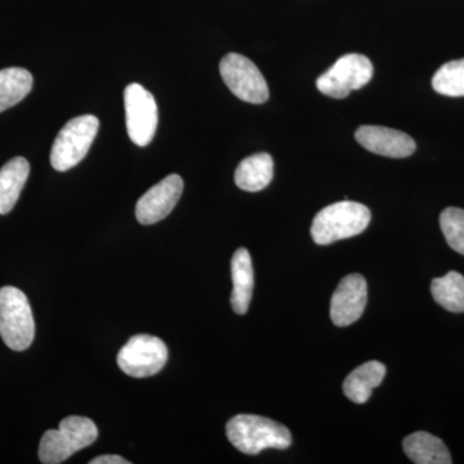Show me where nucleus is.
I'll return each mask as SVG.
<instances>
[{"instance_id": "f8f14e48", "label": "nucleus", "mask_w": 464, "mask_h": 464, "mask_svg": "<svg viewBox=\"0 0 464 464\" xmlns=\"http://www.w3.org/2000/svg\"><path fill=\"white\" fill-rule=\"evenodd\" d=\"M355 139L368 151L387 158H408L417 149L409 134L381 125H362L355 132Z\"/></svg>"}, {"instance_id": "f03ea898", "label": "nucleus", "mask_w": 464, "mask_h": 464, "mask_svg": "<svg viewBox=\"0 0 464 464\" xmlns=\"http://www.w3.org/2000/svg\"><path fill=\"white\" fill-rule=\"evenodd\" d=\"M372 213L364 204L338 201L324 208L314 218L311 237L319 246L356 237L371 224Z\"/></svg>"}, {"instance_id": "7ed1b4c3", "label": "nucleus", "mask_w": 464, "mask_h": 464, "mask_svg": "<svg viewBox=\"0 0 464 464\" xmlns=\"http://www.w3.org/2000/svg\"><path fill=\"white\" fill-rule=\"evenodd\" d=\"M99 436L90 418L70 415L63 418L58 430H48L39 445V459L44 464H60L76 451L90 447Z\"/></svg>"}, {"instance_id": "2eb2a0df", "label": "nucleus", "mask_w": 464, "mask_h": 464, "mask_svg": "<svg viewBox=\"0 0 464 464\" xmlns=\"http://www.w3.org/2000/svg\"><path fill=\"white\" fill-rule=\"evenodd\" d=\"M409 459L417 464L453 463L447 445L431 433L420 431L406 436L402 442Z\"/></svg>"}, {"instance_id": "6ab92c4d", "label": "nucleus", "mask_w": 464, "mask_h": 464, "mask_svg": "<svg viewBox=\"0 0 464 464\" xmlns=\"http://www.w3.org/2000/svg\"><path fill=\"white\" fill-rule=\"evenodd\" d=\"M432 297L445 310L450 313H464V276L457 271H450L442 277H436L431 283Z\"/></svg>"}, {"instance_id": "f257e3e1", "label": "nucleus", "mask_w": 464, "mask_h": 464, "mask_svg": "<svg viewBox=\"0 0 464 464\" xmlns=\"http://www.w3.org/2000/svg\"><path fill=\"white\" fill-rule=\"evenodd\" d=\"M226 435L237 450L248 456L265 449L284 450L292 445V433L284 424L261 415H235L226 424Z\"/></svg>"}, {"instance_id": "4468645a", "label": "nucleus", "mask_w": 464, "mask_h": 464, "mask_svg": "<svg viewBox=\"0 0 464 464\" xmlns=\"http://www.w3.org/2000/svg\"><path fill=\"white\" fill-rule=\"evenodd\" d=\"M386 375V366L380 362H368L357 366L343 382V392L355 404H364L371 399L375 387L380 386Z\"/></svg>"}, {"instance_id": "ddd939ff", "label": "nucleus", "mask_w": 464, "mask_h": 464, "mask_svg": "<svg viewBox=\"0 0 464 464\" xmlns=\"http://www.w3.org/2000/svg\"><path fill=\"white\" fill-rule=\"evenodd\" d=\"M232 277V310L237 315H244L248 311L252 301L253 288H255V271H253L252 258L248 250L239 248L234 253L231 259Z\"/></svg>"}, {"instance_id": "9b49d317", "label": "nucleus", "mask_w": 464, "mask_h": 464, "mask_svg": "<svg viewBox=\"0 0 464 464\" xmlns=\"http://www.w3.org/2000/svg\"><path fill=\"white\" fill-rule=\"evenodd\" d=\"M183 181L179 174H170L137 201L136 218L141 225H154L166 218L179 203Z\"/></svg>"}, {"instance_id": "a211bd4d", "label": "nucleus", "mask_w": 464, "mask_h": 464, "mask_svg": "<svg viewBox=\"0 0 464 464\" xmlns=\"http://www.w3.org/2000/svg\"><path fill=\"white\" fill-rule=\"evenodd\" d=\"M33 83V75L23 67L0 70V112L25 99Z\"/></svg>"}, {"instance_id": "0eeeda50", "label": "nucleus", "mask_w": 464, "mask_h": 464, "mask_svg": "<svg viewBox=\"0 0 464 464\" xmlns=\"http://www.w3.org/2000/svg\"><path fill=\"white\" fill-rule=\"evenodd\" d=\"M167 360L166 343L160 338L149 334L134 335L116 357L121 371L133 378L158 374L167 364Z\"/></svg>"}, {"instance_id": "412c9836", "label": "nucleus", "mask_w": 464, "mask_h": 464, "mask_svg": "<svg viewBox=\"0 0 464 464\" xmlns=\"http://www.w3.org/2000/svg\"><path fill=\"white\" fill-rule=\"evenodd\" d=\"M440 227L449 246L464 256V209L450 207L442 210Z\"/></svg>"}, {"instance_id": "dca6fc26", "label": "nucleus", "mask_w": 464, "mask_h": 464, "mask_svg": "<svg viewBox=\"0 0 464 464\" xmlns=\"http://www.w3.org/2000/svg\"><path fill=\"white\" fill-rule=\"evenodd\" d=\"M274 160L266 152L244 159L235 170V183L241 190L257 192L264 190L273 181Z\"/></svg>"}, {"instance_id": "9d476101", "label": "nucleus", "mask_w": 464, "mask_h": 464, "mask_svg": "<svg viewBox=\"0 0 464 464\" xmlns=\"http://www.w3.org/2000/svg\"><path fill=\"white\" fill-rule=\"evenodd\" d=\"M368 302V284L360 274L347 275L333 293L331 319L337 326L356 323L364 314Z\"/></svg>"}, {"instance_id": "aec40b11", "label": "nucleus", "mask_w": 464, "mask_h": 464, "mask_svg": "<svg viewBox=\"0 0 464 464\" xmlns=\"http://www.w3.org/2000/svg\"><path fill=\"white\" fill-rule=\"evenodd\" d=\"M433 90L442 96H464V58L444 63L432 78Z\"/></svg>"}, {"instance_id": "39448f33", "label": "nucleus", "mask_w": 464, "mask_h": 464, "mask_svg": "<svg viewBox=\"0 0 464 464\" xmlns=\"http://www.w3.org/2000/svg\"><path fill=\"white\" fill-rule=\"evenodd\" d=\"M100 121L94 115L76 116L57 134L51 151V164L58 172L78 166L90 151L99 133Z\"/></svg>"}, {"instance_id": "1a4fd4ad", "label": "nucleus", "mask_w": 464, "mask_h": 464, "mask_svg": "<svg viewBox=\"0 0 464 464\" xmlns=\"http://www.w3.org/2000/svg\"><path fill=\"white\" fill-rule=\"evenodd\" d=\"M124 108L128 136L137 146L145 148L157 132V101L141 84L132 83L125 88Z\"/></svg>"}, {"instance_id": "4be33fe9", "label": "nucleus", "mask_w": 464, "mask_h": 464, "mask_svg": "<svg viewBox=\"0 0 464 464\" xmlns=\"http://www.w3.org/2000/svg\"><path fill=\"white\" fill-rule=\"evenodd\" d=\"M123 457L112 456V454H106V456H100L92 459L90 464H130Z\"/></svg>"}, {"instance_id": "f3484780", "label": "nucleus", "mask_w": 464, "mask_h": 464, "mask_svg": "<svg viewBox=\"0 0 464 464\" xmlns=\"http://www.w3.org/2000/svg\"><path fill=\"white\" fill-rule=\"evenodd\" d=\"M29 174V161L23 157L11 159L0 168V215H8L16 206Z\"/></svg>"}, {"instance_id": "423d86ee", "label": "nucleus", "mask_w": 464, "mask_h": 464, "mask_svg": "<svg viewBox=\"0 0 464 464\" xmlns=\"http://www.w3.org/2000/svg\"><path fill=\"white\" fill-rule=\"evenodd\" d=\"M373 63L364 54H344L328 72L317 78L316 87L332 99H346L351 92L368 84L373 78Z\"/></svg>"}, {"instance_id": "20e7f679", "label": "nucleus", "mask_w": 464, "mask_h": 464, "mask_svg": "<svg viewBox=\"0 0 464 464\" xmlns=\"http://www.w3.org/2000/svg\"><path fill=\"white\" fill-rule=\"evenodd\" d=\"M35 323L29 299L16 286L0 289V337L11 350L32 346Z\"/></svg>"}, {"instance_id": "6e6552de", "label": "nucleus", "mask_w": 464, "mask_h": 464, "mask_svg": "<svg viewBox=\"0 0 464 464\" xmlns=\"http://www.w3.org/2000/svg\"><path fill=\"white\" fill-rule=\"evenodd\" d=\"M219 72L228 90L246 102L265 103L270 97L267 82L258 67L239 53L226 54L219 63Z\"/></svg>"}]
</instances>
